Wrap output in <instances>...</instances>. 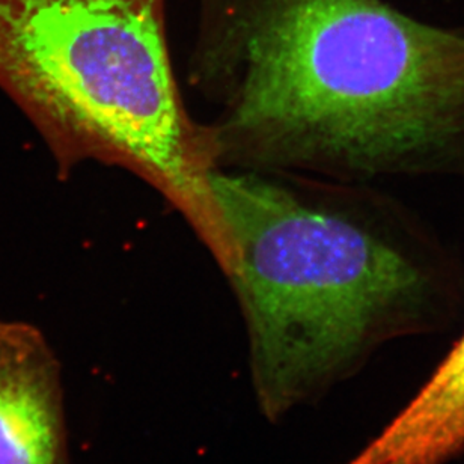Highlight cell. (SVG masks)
<instances>
[{
	"label": "cell",
	"mask_w": 464,
	"mask_h": 464,
	"mask_svg": "<svg viewBox=\"0 0 464 464\" xmlns=\"http://www.w3.org/2000/svg\"><path fill=\"white\" fill-rule=\"evenodd\" d=\"M216 169L464 179V35L383 0H201Z\"/></svg>",
	"instance_id": "1"
},
{
	"label": "cell",
	"mask_w": 464,
	"mask_h": 464,
	"mask_svg": "<svg viewBox=\"0 0 464 464\" xmlns=\"http://www.w3.org/2000/svg\"><path fill=\"white\" fill-rule=\"evenodd\" d=\"M210 190L268 420L317 400L382 341L422 326L460 282L425 225L363 183L213 169Z\"/></svg>",
	"instance_id": "2"
},
{
	"label": "cell",
	"mask_w": 464,
	"mask_h": 464,
	"mask_svg": "<svg viewBox=\"0 0 464 464\" xmlns=\"http://www.w3.org/2000/svg\"><path fill=\"white\" fill-rule=\"evenodd\" d=\"M0 88L63 168L95 160L138 175L228 270L216 166L179 95L163 0H0Z\"/></svg>",
	"instance_id": "3"
},
{
	"label": "cell",
	"mask_w": 464,
	"mask_h": 464,
	"mask_svg": "<svg viewBox=\"0 0 464 464\" xmlns=\"http://www.w3.org/2000/svg\"><path fill=\"white\" fill-rule=\"evenodd\" d=\"M464 450V335L418 395L348 464H445Z\"/></svg>",
	"instance_id": "4"
},
{
	"label": "cell",
	"mask_w": 464,
	"mask_h": 464,
	"mask_svg": "<svg viewBox=\"0 0 464 464\" xmlns=\"http://www.w3.org/2000/svg\"><path fill=\"white\" fill-rule=\"evenodd\" d=\"M23 343L15 329H0V464H56L52 392L27 366Z\"/></svg>",
	"instance_id": "5"
}]
</instances>
